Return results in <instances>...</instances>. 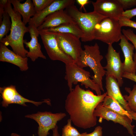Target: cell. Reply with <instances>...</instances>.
Segmentation results:
<instances>
[{"mask_svg":"<svg viewBox=\"0 0 136 136\" xmlns=\"http://www.w3.org/2000/svg\"><path fill=\"white\" fill-rule=\"evenodd\" d=\"M107 95V92L95 95L89 89H83L78 84L70 91L65 101V108L75 125L83 129L95 126L97 119L94 114V111Z\"/></svg>","mask_w":136,"mask_h":136,"instance_id":"1","label":"cell"},{"mask_svg":"<svg viewBox=\"0 0 136 136\" xmlns=\"http://www.w3.org/2000/svg\"><path fill=\"white\" fill-rule=\"evenodd\" d=\"M11 5L8 0L5 7L12 22L10 33L3 38L0 42L6 46H10L16 54L25 57L28 51L24 47L23 37L25 33L29 32L28 28L23 22L21 15L12 8Z\"/></svg>","mask_w":136,"mask_h":136,"instance_id":"2","label":"cell"},{"mask_svg":"<svg viewBox=\"0 0 136 136\" xmlns=\"http://www.w3.org/2000/svg\"><path fill=\"white\" fill-rule=\"evenodd\" d=\"M84 48L75 63L81 68L88 66L90 68L94 73V75L91 77L93 81L99 85L101 90L104 92L102 80L106 71L101 63L103 57L100 54L99 46L96 43L93 45H85Z\"/></svg>","mask_w":136,"mask_h":136,"instance_id":"3","label":"cell"},{"mask_svg":"<svg viewBox=\"0 0 136 136\" xmlns=\"http://www.w3.org/2000/svg\"><path fill=\"white\" fill-rule=\"evenodd\" d=\"M65 10L82 30L83 35L81 39L82 41H91L94 40L96 25L106 17L94 11L82 12L74 5L68 7Z\"/></svg>","mask_w":136,"mask_h":136,"instance_id":"4","label":"cell"},{"mask_svg":"<svg viewBox=\"0 0 136 136\" xmlns=\"http://www.w3.org/2000/svg\"><path fill=\"white\" fill-rule=\"evenodd\" d=\"M65 75L64 78L67 82L70 91L73 88V85L81 83L86 88H89L94 90L97 95L101 94V90L98 84L90 79V73L79 66L75 62L65 64Z\"/></svg>","mask_w":136,"mask_h":136,"instance_id":"5","label":"cell"},{"mask_svg":"<svg viewBox=\"0 0 136 136\" xmlns=\"http://www.w3.org/2000/svg\"><path fill=\"white\" fill-rule=\"evenodd\" d=\"M121 27L119 20L105 17L95 26L94 40L112 45L121 39Z\"/></svg>","mask_w":136,"mask_h":136,"instance_id":"6","label":"cell"},{"mask_svg":"<svg viewBox=\"0 0 136 136\" xmlns=\"http://www.w3.org/2000/svg\"><path fill=\"white\" fill-rule=\"evenodd\" d=\"M43 44L49 58L52 60H58L65 64L75 62L60 49L56 38V33L47 30H39Z\"/></svg>","mask_w":136,"mask_h":136,"instance_id":"7","label":"cell"},{"mask_svg":"<svg viewBox=\"0 0 136 136\" xmlns=\"http://www.w3.org/2000/svg\"><path fill=\"white\" fill-rule=\"evenodd\" d=\"M66 116L63 113H53L51 112H38L35 114L27 115L25 118L32 119L38 124V136H47L49 131L52 130L57 125V122Z\"/></svg>","mask_w":136,"mask_h":136,"instance_id":"8","label":"cell"},{"mask_svg":"<svg viewBox=\"0 0 136 136\" xmlns=\"http://www.w3.org/2000/svg\"><path fill=\"white\" fill-rule=\"evenodd\" d=\"M94 114L96 117H99V122L100 123L102 122L103 119L108 121H111L115 123H118L122 125L127 129L129 133L132 136H134L133 129L135 126L131 124L132 119L122 115L103 106L102 102L97 106L94 111Z\"/></svg>","mask_w":136,"mask_h":136,"instance_id":"9","label":"cell"},{"mask_svg":"<svg viewBox=\"0 0 136 136\" xmlns=\"http://www.w3.org/2000/svg\"><path fill=\"white\" fill-rule=\"evenodd\" d=\"M56 33V40L60 48L75 62L83 50L80 38L71 34Z\"/></svg>","mask_w":136,"mask_h":136,"instance_id":"10","label":"cell"},{"mask_svg":"<svg viewBox=\"0 0 136 136\" xmlns=\"http://www.w3.org/2000/svg\"><path fill=\"white\" fill-rule=\"evenodd\" d=\"M105 57L107 64L104 69L106 70V76H113L117 79L120 87L122 86L123 83L122 75L124 64L121 60L120 52H117L112 45H108Z\"/></svg>","mask_w":136,"mask_h":136,"instance_id":"11","label":"cell"},{"mask_svg":"<svg viewBox=\"0 0 136 136\" xmlns=\"http://www.w3.org/2000/svg\"><path fill=\"white\" fill-rule=\"evenodd\" d=\"M92 3L93 11L106 17L118 20L124 11L117 0H97Z\"/></svg>","mask_w":136,"mask_h":136,"instance_id":"12","label":"cell"},{"mask_svg":"<svg viewBox=\"0 0 136 136\" xmlns=\"http://www.w3.org/2000/svg\"><path fill=\"white\" fill-rule=\"evenodd\" d=\"M75 0H54L49 6L41 11L37 13L32 17L28 25H33L38 28L48 15L57 11L65 9L74 5Z\"/></svg>","mask_w":136,"mask_h":136,"instance_id":"13","label":"cell"},{"mask_svg":"<svg viewBox=\"0 0 136 136\" xmlns=\"http://www.w3.org/2000/svg\"><path fill=\"white\" fill-rule=\"evenodd\" d=\"M28 27L31 39L29 42H27L26 40L24 41V44L29 49L26 57L29 58L33 62L39 57L46 59V57L42 52L41 45L38 41L39 30L33 25H29Z\"/></svg>","mask_w":136,"mask_h":136,"instance_id":"14","label":"cell"},{"mask_svg":"<svg viewBox=\"0 0 136 136\" xmlns=\"http://www.w3.org/2000/svg\"><path fill=\"white\" fill-rule=\"evenodd\" d=\"M68 23H76L65 10L57 11L48 16L37 29L39 30H46Z\"/></svg>","mask_w":136,"mask_h":136,"instance_id":"15","label":"cell"},{"mask_svg":"<svg viewBox=\"0 0 136 136\" xmlns=\"http://www.w3.org/2000/svg\"><path fill=\"white\" fill-rule=\"evenodd\" d=\"M28 57H23L9 49L3 44L0 43V61L14 64L22 71H26L28 69Z\"/></svg>","mask_w":136,"mask_h":136,"instance_id":"16","label":"cell"},{"mask_svg":"<svg viewBox=\"0 0 136 136\" xmlns=\"http://www.w3.org/2000/svg\"><path fill=\"white\" fill-rule=\"evenodd\" d=\"M119 45L123 53L125 60L123 62V72L136 74V69L133 59L134 47L123 35Z\"/></svg>","mask_w":136,"mask_h":136,"instance_id":"17","label":"cell"},{"mask_svg":"<svg viewBox=\"0 0 136 136\" xmlns=\"http://www.w3.org/2000/svg\"><path fill=\"white\" fill-rule=\"evenodd\" d=\"M106 88L107 95L112 97L128 112L131 111L120 91L119 86L116 79L111 75L106 76Z\"/></svg>","mask_w":136,"mask_h":136,"instance_id":"18","label":"cell"},{"mask_svg":"<svg viewBox=\"0 0 136 136\" xmlns=\"http://www.w3.org/2000/svg\"><path fill=\"white\" fill-rule=\"evenodd\" d=\"M13 6L14 10L18 13L22 18V22L25 25L30 21L32 16L36 14L32 1L26 0L23 3H20V0H9Z\"/></svg>","mask_w":136,"mask_h":136,"instance_id":"19","label":"cell"},{"mask_svg":"<svg viewBox=\"0 0 136 136\" xmlns=\"http://www.w3.org/2000/svg\"><path fill=\"white\" fill-rule=\"evenodd\" d=\"M53 32L72 34L81 39L83 35L82 30L76 23H68L46 29Z\"/></svg>","mask_w":136,"mask_h":136,"instance_id":"20","label":"cell"},{"mask_svg":"<svg viewBox=\"0 0 136 136\" xmlns=\"http://www.w3.org/2000/svg\"><path fill=\"white\" fill-rule=\"evenodd\" d=\"M102 105L103 106L122 115L127 116L132 119L128 112L117 100L112 97L106 95L102 102Z\"/></svg>","mask_w":136,"mask_h":136,"instance_id":"21","label":"cell"},{"mask_svg":"<svg viewBox=\"0 0 136 136\" xmlns=\"http://www.w3.org/2000/svg\"><path fill=\"white\" fill-rule=\"evenodd\" d=\"M18 92L15 86L11 85L6 87H0V93L2 100L1 103L3 107H7L11 100Z\"/></svg>","mask_w":136,"mask_h":136,"instance_id":"22","label":"cell"},{"mask_svg":"<svg viewBox=\"0 0 136 136\" xmlns=\"http://www.w3.org/2000/svg\"><path fill=\"white\" fill-rule=\"evenodd\" d=\"M26 103H31L37 107L38 106L44 103H46L48 105H51L50 100L49 99H45L43 101H35L24 98L18 92L10 101L9 105L11 104H16L24 107H27V106L25 104Z\"/></svg>","mask_w":136,"mask_h":136,"instance_id":"23","label":"cell"},{"mask_svg":"<svg viewBox=\"0 0 136 136\" xmlns=\"http://www.w3.org/2000/svg\"><path fill=\"white\" fill-rule=\"evenodd\" d=\"M125 89L129 94L123 95L131 111L136 112V85H134L131 90L129 87H125Z\"/></svg>","mask_w":136,"mask_h":136,"instance_id":"24","label":"cell"},{"mask_svg":"<svg viewBox=\"0 0 136 136\" xmlns=\"http://www.w3.org/2000/svg\"><path fill=\"white\" fill-rule=\"evenodd\" d=\"M10 18V17L5 8L3 15L2 22L0 24V41L7 35L9 31H10L12 23Z\"/></svg>","mask_w":136,"mask_h":136,"instance_id":"25","label":"cell"},{"mask_svg":"<svg viewBox=\"0 0 136 136\" xmlns=\"http://www.w3.org/2000/svg\"><path fill=\"white\" fill-rule=\"evenodd\" d=\"M72 122L70 118L68 119L67 124L62 129V136H82V133L72 126Z\"/></svg>","mask_w":136,"mask_h":136,"instance_id":"26","label":"cell"},{"mask_svg":"<svg viewBox=\"0 0 136 136\" xmlns=\"http://www.w3.org/2000/svg\"><path fill=\"white\" fill-rule=\"evenodd\" d=\"M122 32L128 40L131 42L135 49V52L133 55V59L136 69V35L132 30L130 29H123L122 30Z\"/></svg>","mask_w":136,"mask_h":136,"instance_id":"27","label":"cell"},{"mask_svg":"<svg viewBox=\"0 0 136 136\" xmlns=\"http://www.w3.org/2000/svg\"><path fill=\"white\" fill-rule=\"evenodd\" d=\"M54 0H32L36 13L42 11L50 4Z\"/></svg>","mask_w":136,"mask_h":136,"instance_id":"28","label":"cell"},{"mask_svg":"<svg viewBox=\"0 0 136 136\" xmlns=\"http://www.w3.org/2000/svg\"><path fill=\"white\" fill-rule=\"evenodd\" d=\"M119 22L122 26H128L136 29V22L124 17L121 16L119 20Z\"/></svg>","mask_w":136,"mask_h":136,"instance_id":"29","label":"cell"},{"mask_svg":"<svg viewBox=\"0 0 136 136\" xmlns=\"http://www.w3.org/2000/svg\"><path fill=\"white\" fill-rule=\"evenodd\" d=\"M123 9H126L136 6V0H117Z\"/></svg>","mask_w":136,"mask_h":136,"instance_id":"30","label":"cell"},{"mask_svg":"<svg viewBox=\"0 0 136 136\" xmlns=\"http://www.w3.org/2000/svg\"><path fill=\"white\" fill-rule=\"evenodd\" d=\"M82 136H102V127L100 126L96 127L94 131L90 133H88L86 132L81 133Z\"/></svg>","mask_w":136,"mask_h":136,"instance_id":"31","label":"cell"},{"mask_svg":"<svg viewBox=\"0 0 136 136\" xmlns=\"http://www.w3.org/2000/svg\"><path fill=\"white\" fill-rule=\"evenodd\" d=\"M136 16V8L130 9L126 10L123 13L122 16L130 19Z\"/></svg>","mask_w":136,"mask_h":136,"instance_id":"32","label":"cell"},{"mask_svg":"<svg viewBox=\"0 0 136 136\" xmlns=\"http://www.w3.org/2000/svg\"><path fill=\"white\" fill-rule=\"evenodd\" d=\"M8 2V0H0V24L2 22L3 15L4 11L5 8Z\"/></svg>","mask_w":136,"mask_h":136,"instance_id":"33","label":"cell"},{"mask_svg":"<svg viewBox=\"0 0 136 136\" xmlns=\"http://www.w3.org/2000/svg\"><path fill=\"white\" fill-rule=\"evenodd\" d=\"M122 77L129 79L136 82V74L124 72Z\"/></svg>","mask_w":136,"mask_h":136,"instance_id":"34","label":"cell"},{"mask_svg":"<svg viewBox=\"0 0 136 136\" xmlns=\"http://www.w3.org/2000/svg\"><path fill=\"white\" fill-rule=\"evenodd\" d=\"M76 1L80 5V9L81 11L82 8H83L85 10L84 8L85 5L89 3L90 2L88 0H77Z\"/></svg>","mask_w":136,"mask_h":136,"instance_id":"35","label":"cell"},{"mask_svg":"<svg viewBox=\"0 0 136 136\" xmlns=\"http://www.w3.org/2000/svg\"><path fill=\"white\" fill-rule=\"evenodd\" d=\"M52 130L53 131V136H60L58 131V127L57 125Z\"/></svg>","mask_w":136,"mask_h":136,"instance_id":"36","label":"cell"},{"mask_svg":"<svg viewBox=\"0 0 136 136\" xmlns=\"http://www.w3.org/2000/svg\"><path fill=\"white\" fill-rule=\"evenodd\" d=\"M128 112L131 116L132 119L135 120L136 122V112L132 111H129Z\"/></svg>","mask_w":136,"mask_h":136,"instance_id":"37","label":"cell"},{"mask_svg":"<svg viewBox=\"0 0 136 136\" xmlns=\"http://www.w3.org/2000/svg\"><path fill=\"white\" fill-rule=\"evenodd\" d=\"M10 136H21L19 134L16 133H11Z\"/></svg>","mask_w":136,"mask_h":136,"instance_id":"38","label":"cell"}]
</instances>
